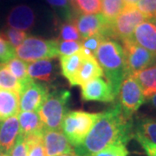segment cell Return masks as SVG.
Here are the masks:
<instances>
[{"mask_svg":"<svg viewBox=\"0 0 156 156\" xmlns=\"http://www.w3.org/2000/svg\"><path fill=\"white\" fill-rule=\"evenodd\" d=\"M59 35L57 40L63 41H81L82 37L78 31L77 27L74 22V17L61 23L58 26Z\"/></svg>","mask_w":156,"mask_h":156,"instance_id":"484cf974","label":"cell"},{"mask_svg":"<svg viewBox=\"0 0 156 156\" xmlns=\"http://www.w3.org/2000/svg\"><path fill=\"white\" fill-rule=\"evenodd\" d=\"M147 103L149 104V106L152 107L154 109H156V93L150 96L149 98H147Z\"/></svg>","mask_w":156,"mask_h":156,"instance_id":"8d00e7d4","label":"cell"},{"mask_svg":"<svg viewBox=\"0 0 156 156\" xmlns=\"http://www.w3.org/2000/svg\"><path fill=\"white\" fill-rule=\"evenodd\" d=\"M105 38L103 36H101L100 34H96L94 36H91L87 38H83L81 40L82 43V47L84 50H88L90 54H92L95 56V53L97 51L98 47L100 46L101 43L104 40Z\"/></svg>","mask_w":156,"mask_h":156,"instance_id":"d6a6232c","label":"cell"},{"mask_svg":"<svg viewBox=\"0 0 156 156\" xmlns=\"http://www.w3.org/2000/svg\"><path fill=\"white\" fill-rule=\"evenodd\" d=\"M19 112V94L10 90L0 89V122Z\"/></svg>","mask_w":156,"mask_h":156,"instance_id":"d6986e66","label":"cell"},{"mask_svg":"<svg viewBox=\"0 0 156 156\" xmlns=\"http://www.w3.org/2000/svg\"><path fill=\"white\" fill-rule=\"evenodd\" d=\"M132 38L136 44L148 50L153 55L156 54V28L148 20H145L134 29Z\"/></svg>","mask_w":156,"mask_h":156,"instance_id":"e0dca14e","label":"cell"},{"mask_svg":"<svg viewBox=\"0 0 156 156\" xmlns=\"http://www.w3.org/2000/svg\"><path fill=\"white\" fill-rule=\"evenodd\" d=\"M46 1L50 5L64 11L66 20L71 19L76 15V12L74 11L68 0H46Z\"/></svg>","mask_w":156,"mask_h":156,"instance_id":"d590c367","label":"cell"},{"mask_svg":"<svg viewBox=\"0 0 156 156\" xmlns=\"http://www.w3.org/2000/svg\"><path fill=\"white\" fill-rule=\"evenodd\" d=\"M101 113H89L83 110L69 111L62 122L61 129L73 147L84 141Z\"/></svg>","mask_w":156,"mask_h":156,"instance_id":"277c9868","label":"cell"},{"mask_svg":"<svg viewBox=\"0 0 156 156\" xmlns=\"http://www.w3.org/2000/svg\"><path fill=\"white\" fill-rule=\"evenodd\" d=\"M16 56L24 62H35L42 59L57 58L56 39H45L39 37H27L21 44L15 49Z\"/></svg>","mask_w":156,"mask_h":156,"instance_id":"5b68a950","label":"cell"},{"mask_svg":"<svg viewBox=\"0 0 156 156\" xmlns=\"http://www.w3.org/2000/svg\"><path fill=\"white\" fill-rule=\"evenodd\" d=\"M123 6L122 0H101V14L108 21L113 22Z\"/></svg>","mask_w":156,"mask_h":156,"instance_id":"83f0119b","label":"cell"},{"mask_svg":"<svg viewBox=\"0 0 156 156\" xmlns=\"http://www.w3.org/2000/svg\"><path fill=\"white\" fill-rule=\"evenodd\" d=\"M6 23L10 28L28 31L36 23V14L28 5H19L11 9L6 17Z\"/></svg>","mask_w":156,"mask_h":156,"instance_id":"4fadbf2b","label":"cell"},{"mask_svg":"<svg viewBox=\"0 0 156 156\" xmlns=\"http://www.w3.org/2000/svg\"><path fill=\"white\" fill-rule=\"evenodd\" d=\"M135 6L147 20L156 17V0H139Z\"/></svg>","mask_w":156,"mask_h":156,"instance_id":"1f68e13d","label":"cell"},{"mask_svg":"<svg viewBox=\"0 0 156 156\" xmlns=\"http://www.w3.org/2000/svg\"><path fill=\"white\" fill-rule=\"evenodd\" d=\"M134 138L137 142L139 143L140 146L142 147V149L144 150L147 156H156V145L150 142L148 140H147L141 134L134 131Z\"/></svg>","mask_w":156,"mask_h":156,"instance_id":"e575fe53","label":"cell"},{"mask_svg":"<svg viewBox=\"0 0 156 156\" xmlns=\"http://www.w3.org/2000/svg\"><path fill=\"white\" fill-rule=\"evenodd\" d=\"M148 21H150L154 25V27L156 28V17H154V18H151V19H149Z\"/></svg>","mask_w":156,"mask_h":156,"instance_id":"ab89813d","label":"cell"},{"mask_svg":"<svg viewBox=\"0 0 156 156\" xmlns=\"http://www.w3.org/2000/svg\"><path fill=\"white\" fill-rule=\"evenodd\" d=\"M74 22L82 39L100 34L105 38H113L112 22L108 21L102 14H76Z\"/></svg>","mask_w":156,"mask_h":156,"instance_id":"9c48e42d","label":"cell"},{"mask_svg":"<svg viewBox=\"0 0 156 156\" xmlns=\"http://www.w3.org/2000/svg\"><path fill=\"white\" fill-rule=\"evenodd\" d=\"M0 89L20 93L22 85L4 63H0Z\"/></svg>","mask_w":156,"mask_h":156,"instance_id":"d4e9b609","label":"cell"},{"mask_svg":"<svg viewBox=\"0 0 156 156\" xmlns=\"http://www.w3.org/2000/svg\"><path fill=\"white\" fill-rule=\"evenodd\" d=\"M95 57L100 64L107 82L111 85L117 95L120 86L126 76L122 46L115 39H104L98 47Z\"/></svg>","mask_w":156,"mask_h":156,"instance_id":"7a4b0ae2","label":"cell"},{"mask_svg":"<svg viewBox=\"0 0 156 156\" xmlns=\"http://www.w3.org/2000/svg\"><path fill=\"white\" fill-rule=\"evenodd\" d=\"M116 96L111 85L102 77L95 78L81 86V98L84 101L114 102Z\"/></svg>","mask_w":156,"mask_h":156,"instance_id":"8fae6325","label":"cell"},{"mask_svg":"<svg viewBox=\"0 0 156 156\" xmlns=\"http://www.w3.org/2000/svg\"><path fill=\"white\" fill-rule=\"evenodd\" d=\"M58 156H79L76 153V151H75V149L72 151H70V152H68V153H65V154H60V155Z\"/></svg>","mask_w":156,"mask_h":156,"instance_id":"f35d334b","label":"cell"},{"mask_svg":"<svg viewBox=\"0 0 156 156\" xmlns=\"http://www.w3.org/2000/svg\"><path fill=\"white\" fill-rule=\"evenodd\" d=\"M56 42L59 56H70L82 49L81 41H63L56 39Z\"/></svg>","mask_w":156,"mask_h":156,"instance_id":"f546056e","label":"cell"},{"mask_svg":"<svg viewBox=\"0 0 156 156\" xmlns=\"http://www.w3.org/2000/svg\"><path fill=\"white\" fill-rule=\"evenodd\" d=\"M87 53L82 48L81 50L70 56H59L60 57V68L62 76L69 81V84L72 83L81 68Z\"/></svg>","mask_w":156,"mask_h":156,"instance_id":"ac0fdd59","label":"cell"},{"mask_svg":"<svg viewBox=\"0 0 156 156\" xmlns=\"http://www.w3.org/2000/svg\"><path fill=\"white\" fill-rule=\"evenodd\" d=\"M117 95L119 96L118 103L128 118H132L146 101L141 87L132 75H127L124 77Z\"/></svg>","mask_w":156,"mask_h":156,"instance_id":"8992f818","label":"cell"},{"mask_svg":"<svg viewBox=\"0 0 156 156\" xmlns=\"http://www.w3.org/2000/svg\"><path fill=\"white\" fill-rule=\"evenodd\" d=\"M104 74L95 57L87 54L84 58L83 64L79 69L75 79L73 80L71 86H82L88 82L95 78L103 77Z\"/></svg>","mask_w":156,"mask_h":156,"instance_id":"2e32d148","label":"cell"},{"mask_svg":"<svg viewBox=\"0 0 156 156\" xmlns=\"http://www.w3.org/2000/svg\"><path fill=\"white\" fill-rule=\"evenodd\" d=\"M49 92L50 89L44 83L31 78L23 85L19 93V110L37 112Z\"/></svg>","mask_w":156,"mask_h":156,"instance_id":"30bf717a","label":"cell"},{"mask_svg":"<svg viewBox=\"0 0 156 156\" xmlns=\"http://www.w3.org/2000/svg\"><path fill=\"white\" fill-rule=\"evenodd\" d=\"M17 118L20 127V134L23 136L42 132L44 129V125L38 112L21 111L18 113Z\"/></svg>","mask_w":156,"mask_h":156,"instance_id":"ffe728a7","label":"cell"},{"mask_svg":"<svg viewBox=\"0 0 156 156\" xmlns=\"http://www.w3.org/2000/svg\"><path fill=\"white\" fill-rule=\"evenodd\" d=\"M68 1H69V4H71V3H72V1H73V0H68Z\"/></svg>","mask_w":156,"mask_h":156,"instance_id":"7bdbcfd3","label":"cell"},{"mask_svg":"<svg viewBox=\"0 0 156 156\" xmlns=\"http://www.w3.org/2000/svg\"><path fill=\"white\" fill-rule=\"evenodd\" d=\"M1 34L4 36V37L8 41V43L14 49L18 47L28 37L25 31L15 30V29L10 28V27L6 28L3 32H1Z\"/></svg>","mask_w":156,"mask_h":156,"instance_id":"f1b7e54d","label":"cell"},{"mask_svg":"<svg viewBox=\"0 0 156 156\" xmlns=\"http://www.w3.org/2000/svg\"><path fill=\"white\" fill-rule=\"evenodd\" d=\"M4 64L11 71V74L19 81L22 86L31 79L28 75V64L26 62L23 61L17 57H14Z\"/></svg>","mask_w":156,"mask_h":156,"instance_id":"603a6c76","label":"cell"},{"mask_svg":"<svg viewBox=\"0 0 156 156\" xmlns=\"http://www.w3.org/2000/svg\"><path fill=\"white\" fill-rule=\"evenodd\" d=\"M57 67L55 59H42L28 64L27 71L30 78L50 83L57 77Z\"/></svg>","mask_w":156,"mask_h":156,"instance_id":"5bb4252c","label":"cell"},{"mask_svg":"<svg viewBox=\"0 0 156 156\" xmlns=\"http://www.w3.org/2000/svg\"><path fill=\"white\" fill-rule=\"evenodd\" d=\"M139 0H122L124 5H135Z\"/></svg>","mask_w":156,"mask_h":156,"instance_id":"74e56055","label":"cell"},{"mask_svg":"<svg viewBox=\"0 0 156 156\" xmlns=\"http://www.w3.org/2000/svg\"><path fill=\"white\" fill-rule=\"evenodd\" d=\"M139 83L146 100L156 93V65L153 64L132 75Z\"/></svg>","mask_w":156,"mask_h":156,"instance_id":"44dd1931","label":"cell"},{"mask_svg":"<svg viewBox=\"0 0 156 156\" xmlns=\"http://www.w3.org/2000/svg\"><path fill=\"white\" fill-rule=\"evenodd\" d=\"M122 43L125 57L126 76L133 75L134 73L153 65L154 55L136 44L132 37L124 39Z\"/></svg>","mask_w":156,"mask_h":156,"instance_id":"ba28073f","label":"cell"},{"mask_svg":"<svg viewBox=\"0 0 156 156\" xmlns=\"http://www.w3.org/2000/svg\"><path fill=\"white\" fill-rule=\"evenodd\" d=\"M71 93L67 89H56L49 92L38 112L45 129L61 130L62 122L69 112Z\"/></svg>","mask_w":156,"mask_h":156,"instance_id":"3957f363","label":"cell"},{"mask_svg":"<svg viewBox=\"0 0 156 156\" xmlns=\"http://www.w3.org/2000/svg\"><path fill=\"white\" fill-rule=\"evenodd\" d=\"M147 20L135 5H124L122 10L112 22L113 38L122 41L132 37L134 29Z\"/></svg>","mask_w":156,"mask_h":156,"instance_id":"52a82bcc","label":"cell"},{"mask_svg":"<svg viewBox=\"0 0 156 156\" xmlns=\"http://www.w3.org/2000/svg\"><path fill=\"white\" fill-rule=\"evenodd\" d=\"M0 156H10L9 154H4V153H0Z\"/></svg>","mask_w":156,"mask_h":156,"instance_id":"60d3db41","label":"cell"},{"mask_svg":"<svg viewBox=\"0 0 156 156\" xmlns=\"http://www.w3.org/2000/svg\"><path fill=\"white\" fill-rule=\"evenodd\" d=\"M42 134L45 156H58L74 150L62 130L44 128Z\"/></svg>","mask_w":156,"mask_h":156,"instance_id":"7c38bea8","label":"cell"},{"mask_svg":"<svg viewBox=\"0 0 156 156\" xmlns=\"http://www.w3.org/2000/svg\"><path fill=\"white\" fill-rule=\"evenodd\" d=\"M14 57H16L15 49L0 33V63H5Z\"/></svg>","mask_w":156,"mask_h":156,"instance_id":"4dcf8cb0","label":"cell"},{"mask_svg":"<svg viewBox=\"0 0 156 156\" xmlns=\"http://www.w3.org/2000/svg\"><path fill=\"white\" fill-rule=\"evenodd\" d=\"M42 133L43 131L24 136L27 156H45Z\"/></svg>","mask_w":156,"mask_h":156,"instance_id":"4316f807","label":"cell"},{"mask_svg":"<svg viewBox=\"0 0 156 156\" xmlns=\"http://www.w3.org/2000/svg\"><path fill=\"white\" fill-rule=\"evenodd\" d=\"M153 64H155L156 65V54L155 55H154V63Z\"/></svg>","mask_w":156,"mask_h":156,"instance_id":"b9f144b4","label":"cell"},{"mask_svg":"<svg viewBox=\"0 0 156 156\" xmlns=\"http://www.w3.org/2000/svg\"><path fill=\"white\" fill-rule=\"evenodd\" d=\"M134 133L133 119L124 115L117 102L101 113L83 142L74 149L79 156H91L109 146H127Z\"/></svg>","mask_w":156,"mask_h":156,"instance_id":"6da1fadb","label":"cell"},{"mask_svg":"<svg viewBox=\"0 0 156 156\" xmlns=\"http://www.w3.org/2000/svg\"><path fill=\"white\" fill-rule=\"evenodd\" d=\"M128 150L125 145H112L91 156H128Z\"/></svg>","mask_w":156,"mask_h":156,"instance_id":"836d02e7","label":"cell"},{"mask_svg":"<svg viewBox=\"0 0 156 156\" xmlns=\"http://www.w3.org/2000/svg\"><path fill=\"white\" fill-rule=\"evenodd\" d=\"M76 14H100L101 0H73L70 4Z\"/></svg>","mask_w":156,"mask_h":156,"instance_id":"cb8c5ba5","label":"cell"},{"mask_svg":"<svg viewBox=\"0 0 156 156\" xmlns=\"http://www.w3.org/2000/svg\"><path fill=\"white\" fill-rule=\"evenodd\" d=\"M19 133L20 127L17 115L0 122V153L10 154Z\"/></svg>","mask_w":156,"mask_h":156,"instance_id":"9a60e30c","label":"cell"},{"mask_svg":"<svg viewBox=\"0 0 156 156\" xmlns=\"http://www.w3.org/2000/svg\"><path fill=\"white\" fill-rule=\"evenodd\" d=\"M134 131L156 145V118L150 116L139 118L134 125Z\"/></svg>","mask_w":156,"mask_h":156,"instance_id":"7402d4cb","label":"cell"}]
</instances>
